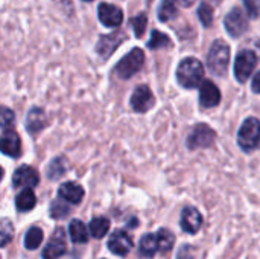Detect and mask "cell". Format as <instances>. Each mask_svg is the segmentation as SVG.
<instances>
[{
    "label": "cell",
    "mask_w": 260,
    "mask_h": 259,
    "mask_svg": "<svg viewBox=\"0 0 260 259\" xmlns=\"http://www.w3.org/2000/svg\"><path fill=\"white\" fill-rule=\"evenodd\" d=\"M198 17H200L201 23H203L206 27H209V26L212 24V21H213V9L210 8L209 3H206V2L201 3V6H200V9H198Z\"/></svg>",
    "instance_id": "cell-30"
},
{
    "label": "cell",
    "mask_w": 260,
    "mask_h": 259,
    "mask_svg": "<svg viewBox=\"0 0 260 259\" xmlns=\"http://www.w3.org/2000/svg\"><path fill=\"white\" fill-rule=\"evenodd\" d=\"M88 231H90L91 237H94L98 240L104 238L110 231V220L105 218V217H96V218L91 220V223L88 226Z\"/></svg>",
    "instance_id": "cell-22"
},
{
    "label": "cell",
    "mask_w": 260,
    "mask_h": 259,
    "mask_svg": "<svg viewBox=\"0 0 260 259\" xmlns=\"http://www.w3.org/2000/svg\"><path fill=\"white\" fill-rule=\"evenodd\" d=\"M69 235L75 244H84L88 241V229L81 220H73L69 224Z\"/></svg>",
    "instance_id": "cell-19"
},
{
    "label": "cell",
    "mask_w": 260,
    "mask_h": 259,
    "mask_svg": "<svg viewBox=\"0 0 260 259\" xmlns=\"http://www.w3.org/2000/svg\"><path fill=\"white\" fill-rule=\"evenodd\" d=\"M35 205H37V197L32 189H23L15 198V206L18 212H29L35 208Z\"/></svg>",
    "instance_id": "cell-20"
},
{
    "label": "cell",
    "mask_w": 260,
    "mask_h": 259,
    "mask_svg": "<svg viewBox=\"0 0 260 259\" xmlns=\"http://www.w3.org/2000/svg\"><path fill=\"white\" fill-rule=\"evenodd\" d=\"M215 139H216V131L212 127H209L207 124H198L187 137V147L189 150L207 148L215 142Z\"/></svg>",
    "instance_id": "cell-7"
},
{
    "label": "cell",
    "mask_w": 260,
    "mask_h": 259,
    "mask_svg": "<svg viewBox=\"0 0 260 259\" xmlns=\"http://www.w3.org/2000/svg\"><path fill=\"white\" fill-rule=\"evenodd\" d=\"M14 237V226L9 220H0V247H6Z\"/></svg>",
    "instance_id": "cell-27"
},
{
    "label": "cell",
    "mask_w": 260,
    "mask_h": 259,
    "mask_svg": "<svg viewBox=\"0 0 260 259\" xmlns=\"http://www.w3.org/2000/svg\"><path fill=\"white\" fill-rule=\"evenodd\" d=\"M219 102H221V92H219L218 85L210 79L203 81L201 87H200V104H201V107L212 108V107H216Z\"/></svg>",
    "instance_id": "cell-13"
},
{
    "label": "cell",
    "mask_w": 260,
    "mask_h": 259,
    "mask_svg": "<svg viewBox=\"0 0 260 259\" xmlns=\"http://www.w3.org/2000/svg\"><path fill=\"white\" fill-rule=\"evenodd\" d=\"M224 26L235 38L244 35L248 31V18L241 6H235L224 18Z\"/></svg>",
    "instance_id": "cell-6"
},
{
    "label": "cell",
    "mask_w": 260,
    "mask_h": 259,
    "mask_svg": "<svg viewBox=\"0 0 260 259\" xmlns=\"http://www.w3.org/2000/svg\"><path fill=\"white\" fill-rule=\"evenodd\" d=\"M47 125V116L41 108H32L27 114V131L38 133Z\"/></svg>",
    "instance_id": "cell-18"
},
{
    "label": "cell",
    "mask_w": 260,
    "mask_h": 259,
    "mask_svg": "<svg viewBox=\"0 0 260 259\" xmlns=\"http://www.w3.org/2000/svg\"><path fill=\"white\" fill-rule=\"evenodd\" d=\"M66 169H67V165H66V160L64 159H55L50 166L47 168V176L50 179H58L61 177L62 174H66Z\"/></svg>",
    "instance_id": "cell-29"
},
{
    "label": "cell",
    "mask_w": 260,
    "mask_h": 259,
    "mask_svg": "<svg viewBox=\"0 0 260 259\" xmlns=\"http://www.w3.org/2000/svg\"><path fill=\"white\" fill-rule=\"evenodd\" d=\"M0 153L8 157L17 159L21 154V142L15 131H5L0 136Z\"/></svg>",
    "instance_id": "cell-15"
},
{
    "label": "cell",
    "mask_w": 260,
    "mask_h": 259,
    "mask_svg": "<svg viewBox=\"0 0 260 259\" xmlns=\"http://www.w3.org/2000/svg\"><path fill=\"white\" fill-rule=\"evenodd\" d=\"M257 66V55L250 49H242L235 60V76L239 82H245Z\"/></svg>",
    "instance_id": "cell-5"
},
{
    "label": "cell",
    "mask_w": 260,
    "mask_h": 259,
    "mask_svg": "<svg viewBox=\"0 0 260 259\" xmlns=\"http://www.w3.org/2000/svg\"><path fill=\"white\" fill-rule=\"evenodd\" d=\"M238 143L245 151H254L260 143V121L257 118H248L239 128Z\"/></svg>",
    "instance_id": "cell-3"
},
{
    "label": "cell",
    "mask_w": 260,
    "mask_h": 259,
    "mask_svg": "<svg viewBox=\"0 0 260 259\" xmlns=\"http://www.w3.org/2000/svg\"><path fill=\"white\" fill-rule=\"evenodd\" d=\"M155 99H154V95L151 92V89L148 85H139L134 92H133V96H131V107L134 111L137 113H145L148 111L149 108H152Z\"/></svg>",
    "instance_id": "cell-12"
},
{
    "label": "cell",
    "mask_w": 260,
    "mask_h": 259,
    "mask_svg": "<svg viewBox=\"0 0 260 259\" xmlns=\"http://www.w3.org/2000/svg\"><path fill=\"white\" fill-rule=\"evenodd\" d=\"M66 252H67L66 234L62 229H56L43 250V259H59Z\"/></svg>",
    "instance_id": "cell-9"
},
{
    "label": "cell",
    "mask_w": 260,
    "mask_h": 259,
    "mask_svg": "<svg viewBox=\"0 0 260 259\" xmlns=\"http://www.w3.org/2000/svg\"><path fill=\"white\" fill-rule=\"evenodd\" d=\"M84 188L73 182H66L58 188V195L61 200L70 203V205H79L84 198Z\"/></svg>",
    "instance_id": "cell-16"
},
{
    "label": "cell",
    "mask_w": 260,
    "mask_h": 259,
    "mask_svg": "<svg viewBox=\"0 0 260 259\" xmlns=\"http://www.w3.org/2000/svg\"><path fill=\"white\" fill-rule=\"evenodd\" d=\"M14 121H15V114L11 108L8 107H0V127L2 128H11L14 125Z\"/></svg>",
    "instance_id": "cell-32"
},
{
    "label": "cell",
    "mask_w": 260,
    "mask_h": 259,
    "mask_svg": "<svg viewBox=\"0 0 260 259\" xmlns=\"http://www.w3.org/2000/svg\"><path fill=\"white\" fill-rule=\"evenodd\" d=\"M177 0H161L160 8H158V18L160 21H169L177 17L178 8H177Z\"/></svg>",
    "instance_id": "cell-23"
},
{
    "label": "cell",
    "mask_w": 260,
    "mask_h": 259,
    "mask_svg": "<svg viewBox=\"0 0 260 259\" xmlns=\"http://www.w3.org/2000/svg\"><path fill=\"white\" fill-rule=\"evenodd\" d=\"M125 34L122 32H111L108 35H102L98 41L96 46V52L102 56V58H108L117 47L119 44L125 40Z\"/></svg>",
    "instance_id": "cell-14"
},
{
    "label": "cell",
    "mask_w": 260,
    "mask_h": 259,
    "mask_svg": "<svg viewBox=\"0 0 260 259\" xmlns=\"http://www.w3.org/2000/svg\"><path fill=\"white\" fill-rule=\"evenodd\" d=\"M203 78H204V66L201 64L200 60L189 56L180 63V66L177 69V79L181 87L197 89V87H200Z\"/></svg>",
    "instance_id": "cell-1"
},
{
    "label": "cell",
    "mask_w": 260,
    "mask_h": 259,
    "mask_svg": "<svg viewBox=\"0 0 260 259\" xmlns=\"http://www.w3.org/2000/svg\"><path fill=\"white\" fill-rule=\"evenodd\" d=\"M177 3L184 6V8H189V6H192L195 3V0H177Z\"/></svg>",
    "instance_id": "cell-35"
},
{
    "label": "cell",
    "mask_w": 260,
    "mask_h": 259,
    "mask_svg": "<svg viewBox=\"0 0 260 259\" xmlns=\"http://www.w3.org/2000/svg\"><path fill=\"white\" fill-rule=\"evenodd\" d=\"M2 179H3V168L0 166V180H2Z\"/></svg>",
    "instance_id": "cell-36"
},
{
    "label": "cell",
    "mask_w": 260,
    "mask_h": 259,
    "mask_svg": "<svg viewBox=\"0 0 260 259\" xmlns=\"http://www.w3.org/2000/svg\"><path fill=\"white\" fill-rule=\"evenodd\" d=\"M203 224V215L195 208H186L181 214V229L187 234H197Z\"/></svg>",
    "instance_id": "cell-17"
},
{
    "label": "cell",
    "mask_w": 260,
    "mask_h": 259,
    "mask_svg": "<svg viewBox=\"0 0 260 259\" xmlns=\"http://www.w3.org/2000/svg\"><path fill=\"white\" fill-rule=\"evenodd\" d=\"M229 63H230V46L224 40L213 41L207 55V66L210 72L216 76H224L227 73Z\"/></svg>",
    "instance_id": "cell-2"
},
{
    "label": "cell",
    "mask_w": 260,
    "mask_h": 259,
    "mask_svg": "<svg viewBox=\"0 0 260 259\" xmlns=\"http://www.w3.org/2000/svg\"><path fill=\"white\" fill-rule=\"evenodd\" d=\"M157 243H158V250L166 253L169 250H172L174 244H175V235L169 231V229H160L157 232Z\"/></svg>",
    "instance_id": "cell-25"
},
{
    "label": "cell",
    "mask_w": 260,
    "mask_h": 259,
    "mask_svg": "<svg viewBox=\"0 0 260 259\" xmlns=\"http://www.w3.org/2000/svg\"><path fill=\"white\" fill-rule=\"evenodd\" d=\"M244 5L247 8V14L251 18L259 17L260 14V2L259 0H244Z\"/></svg>",
    "instance_id": "cell-33"
},
{
    "label": "cell",
    "mask_w": 260,
    "mask_h": 259,
    "mask_svg": "<svg viewBox=\"0 0 260 259\" xmlns=\"http://www.w3.org/2000/svg\"><path fill=\"white\" fill-rule=\"evenodd\" d=\"M99 20L107 27H117L123 21V11L111 3H101L98 8Z\"/></svg>",
    "instance_id": "cell-11"
},
{
    "label": "cell",
    "mask_w": 260,
    "mask_h": 259,
    "mask_svg": "<svg viewBox=\"0 0 260 259\" xmlns=\"http://www.w3.org/2000/svg\"><path fill=\"white\" fill-rule=\"evenodd\" d=\"M139 252L142 256L146 258H152L157 252H158V243H157V237L154 234H146L142 237L140 244H139Z\"/></svg>",
    "instance_id": "cell-21"
},
{
    "label": "cell",
    "mask_w": 260,
    "mask_h": 259,
    "mask_svg": "<svg viewBox=\"0 0 260 259\" xmlns=\"http://www.w3.org/2000/svg\"><path fill=\"white\" fill-rule=\"evenodd\" d=\"M133 240L131 237L125 232V231H114L110 235L108 240V249L111 253L117 255V256H125L133 250Z\"/></svg>",
    "instance_id": "cell-10"
},
{
    "label": "cell",
    "mask_w": 260,
    "mask_h": 259,
    "mask_svg": "<svg viewBox=\"0 0 260 259\" xmlns=\"http://www.w3.org/2000/svg\"><path fill=\"white\" fill-rule=\"evenodd\" d=\"M251 89L254 93H260V72L256 73V76L253 78V84H251Z\"/></svg>",
    "instance_id": "cell-34"
},
{
    "label": "cell",
    "mask_w": 260,
    "mask_h": 259,
    "mask_svg": "<svg viewBox=\"0 0 260 259\" xmlns=\"http://www.w3.org/2000/svg\"><path fill=\"white\" fill-rule=\"evenodd\" d=\"M171 46H172V41L166 34H163V32H160L157 29L152 31L151 40L148 41L149 49H161V47H171Z\"/></svg>",
    "instance_id": "cell-26"
},
{
    "label": "cell",
    "mask_w": 260,
    "mask_h": 259,
    "mask_svg": "<svg viewBox=\"0 0 260 259\" xmlns=\"http://www.w3.org/2000/svg\"><path fill=\"white\" fill-rule=\"evenodd\" d=\"M40 183V174L37 169H34L29 165H23L15 169L12 176V185L15 188H24V189H32Z\"/></svg>",
    "instance_id": "cell-8"
},
{
    "label": "cell",
    "mask_w": 260,
    "mask_h": 259,
    "mask_svg": "<svg viewBox=\"0 0 260 259\" xmlns=\"http://www.w3.org/2000/svg\"><path fill=\"white\" fill-rule=\"evenodd\" d=\"M43 231L40 227H30L24 237V247L27 250H37L43 244Z\"/></svg>",
    "instance_id": "cell-24"
},
{
    "label": "cell",
    "mask_w": 260,
    "mask_h": 259,
    "mask_svg": "<svg viewBox=\"0 0 260 259\" xmlns=\"http://www.w3.org/2000/svg\"><path fill=\"white\" fill-rule=\"evenodd\" d=\"M143 63H145V52L139 47H134L116 64L114 70L119 78L128 79V78L134 76L143 67Z\"/></svg>",
    "instance_id": "cell-4"
},
{
    "label": "cell",
    "mask_w": 260,
    "mask_h": 259,
    "mask_svg": "<svg viewBox=\"0 0 260 259\" xmlns=\"http://www.w3.org/2000/svg\"><path fill=\"white\" fill-rule=\"evenodd\" d=\"M84 2H91V0H84Z\"/></svg>",
    "instance_id": "cell-37"
},
{
    "label": "cell",
    "mask_w": 260,
    "mask_h": 259,
    "mask_svg": "<svg viewBox=\"0 0 260 259\" xmlns=\"http://www.w3.org/2000/svg\"><path fill=\"white\" fill-rule=\"evenodd\" d=\"M70 214V208L61 200H55L50 206V215L53 218H64Z\"/></svg>",
    "instance_id": "cell-31"
},
{
    "label": "cell",
    "mask_w": 260,
    "mask_h": 259,
    "mask_svg": "<svg viewBox=\"0 0 260 259\" xmlns=\"http://www.w3.org/2000/svg\"><path fill=\"white\" fill-rule=\"evenodd\" d=\"M131 26H133V29H134L137 38L143 37V34H145V31H146V26H148V15H146L145 12H140L139 15L133 17V18H131Z\"/></svg>",
    "instance_id": "cell-28"
}]
</instances>
